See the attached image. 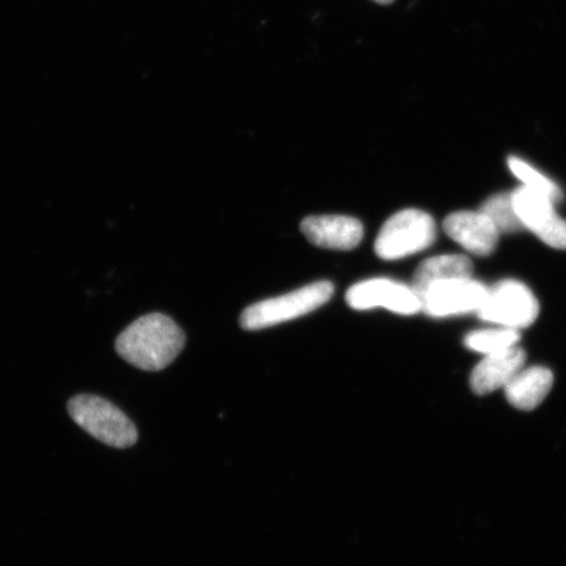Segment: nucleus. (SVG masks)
<instances>
[{
    "label": "nucleus",
    "instance_id": "nucleus-1",
    "mask_svg": "<svg viewBox=\"0 0 566 566\" xmlns=\"http://www.w3.org/2000/svg\"><path fill=\"white\" fill-rule=\"evenodd\" d=\"M186 345V335L171 317L150 314L137 318L116 339V350L127 364L160 371L174 363Z\"/></svg>",
    "mask_w": 566,
    "mask_h": 566
},
{
    "label": "nucleus",
    "instance_id": "nucleus-2",
    "mask_svg": "<svg viewBox=\"0 0 566 566\" xmlns=\"http://www.w3.org/2000/svg\"><path fill=\"white\" fill-rule=\"evenodd\" d=\"M67 410L76 424L111 448L127 449L138 441V430L129 417L98 396L77 395L69 401Z\"/></svg>",
    "mask_w": 566,
    "mask_h": 566
},
{
    "label": "nucleus",
    "instance_id": "nucleus-3",
    "mask_svg": "<svg viewBox=\"0 0 566 566\" xmlns=\"http://www.w3.org/2000/svg\"><path fill=\"white\" fill-rule=\"evenodd\" d=\"M334 294L335 286L329 281L310 283L277 298L252 304L240 316V325L245 331L271 328L313 313L328 303Z\"/></svg>",
    "mask_w": 566,
    "mask_h": 566
},
{
    "label": "nucleus",
    "instance_id": "nucleus-4",
    "mask_svg": "<svg viewBox=\"0 0 566 566\" xmlns=\"http://www.w3.org/2000/svg\"><path fill=\"white\" fill-rule=\"evenodd\" d=\"M436 237L437 226L428 212L407 209L388 219L375 240L374 250L381 260H401L428 250Z\"/></svg>",
    "mask_w": 566,
    "mask_h": 566
},
{
    "label": "nucleus",
    "instance_id": "nucleus-5",
    "mask_svg": "<svg viewBox=\"0 0 566 566\" xmlns=\"http://www.w3.org/2000/svg\"><path fill=\"white\" fill-rule=\"evenodd\" d=\"M481 321L501 327L527 328L539 315V302L525 283L507 280L488 290L486 298L478 311Z\"/></svg>",
    "mask_w": 566,
    "mask_h": 566
},
{
    "label": "nucleus",
    "instance_id": "nucleus-6",
    "mask_svg": "<svg viewBox=\"0 0 566 566\" xmlns=\"http://www.w3.org/2000/svg\"><path fill=\"white\" fill-rule=\"evenodd\" d=\"M483 283L469 279L444 280L428 286L419 295L422 313L448 317L479 311L488 295Z\"/></svg>",
    "mask_w": 566,
    "mask_h": 566
},
{
    "label": "nucleus",
    "instance_id": "nucleus-7",
    "mask_svg": "<svg viewBox=\"0 0 566 566\" xmlns=\"http://www.w3.org/2000/svg\"><path fill=\"white\" fill-rule=\"evenodd\" d=\"M345 300L357 311L384 307L400 315H415L421 311V302L412 286L389 279L358 282L348 290Z\"/></svg>",
    "mask_w": 566,
    "mask_h": 566
},
{
    "label": "nucleus",
    "instance_id": "nucleus-8",
    "mask_svg": "<svg viewBox=\"0 0 566 566\" xmlns=\"http://www.w3.org/2000/svg\"><path fill=\"white\" fill-rule=\"evenodd\" d=\"M512 196L523 228L533 231L547 245L566 250V221L557 214L555 202L526 187L516 189Z\"/></svg>",
    "mask_w": 566,
    "mask_h": 566
},
{
    "label": "nucleus",
    "instance_id": "nucleus-9",
    "mask_svg": "<svg viewBox=\"0 0 566 566\" xmlns=\"http://www.w3.org/2000/svg\"><path fill=\"white\" fill-rule=\"evenodd\" d=\"M301 231L310 243L324 250L352 251L364 239V224L346 216H314L303 219Z\"/></svg>",
    "mask_w": 566,
    "mask_h": 566
},
{
    "label": "nucleus",
    "instance_id": "nucleus-10",
    "mask_svg": "<svg viewBox=\"0 0 566 566\" xmlns=\"http://www.w3.org/2000/svg\"><path fill=\"white\" fill-rule=\"evenodd\" d=\"M443 230L467 252L488 256L499 244L500 231L481 211L452 212L443 221Z\"/></svg>",
    "mask_w": 566,
    "mask_h": 566
},
{
    "label": "nucleus",
    "instance_id": "nucleus-11",
    "mask_svg": "<svg viewBox=\"0 0 566 566\" xmlns=\"http://www.w3.org/2000/svg\"><path fill=\"white\" fill-rule=\"evenodd\" d=\"M526 364V353L520 346L488 354L472 373L471 386L478 395L505 388Z\"/></svg>",
    "mask_w": 566,
    "mask_h": 566
},
{
    "label": "nucleus",
    "instance_id": "nucleus-12",
    "mask_svg": "<svg viewBox=\"0 0 566 566\" xmlns=\"http://www.w3.org/2000/svg\"><path fill=\"white\" fill-rule=\"evenodd\" d=\"M554 385V374L543 366L523 369L504 388L506 399L521 410H533L542 405Z\"/></svg>",
    "mask_w": 566,
    "mask_h": 566
},
{
    "label": "nucleus",
    "instance_id": "nucleus-13",
    "mask_svg": "<svg viewBox=\"0 0 566 566\" xmlns=\"http://www.w3.org/2000/svg\"><path fill=\"white\" fill-rule=\"evenodd\" d=\"M473 265L469 258L463 254H442L424 260L423 263L416 269L412 289L419 296L424 289L433 285L436 282L454 279L472 277Z\"/></svg>",
    "mask_w": 566,
    "mask_h": 566
},
{
    "label": "nucleus",
    "instance_id": "nucleus-14",
    "mask_svg": "<svg viewBox=\"0 0 566 566\" xmlns=\"http://www.w3.org/2000/svg\"><path fill=\"white\" fill-rule=\"evenodd\" d=\"M520 339L521 334L518 331L502 327L471 332V334L465 336L464 344L467 348L488 356V354L513 348V346L518 344Z\"/></svg>",
    "mask_w": 566,
    "mask_h": 566
},
{
    "label": "nucleus",
    "instance_id": "nucleus-15",
    "mask_svg": "<svg viewBox=\"0 0 566 566\" xmlns=\"http://www.w3.org/2000/svg\"><path fill=\"white\" fill-rule=\"evenodd\" d=\"M480 211L491 219L500 232H514L523 228L512 195L501 193L491 197Z\"/></svg>",
    "mask_w": 566,
    "mask_h": 566
},
{
    "label": "nucleus",
    "instance_id": "nucleus-16",
    "mask_svg": "<svg viewBox=\"0 0 566 566\" xmlns=\"http://www.w3.org/2000/svg\"><path fill=\"white\" fill-rule=\"evenodd\" d=\"M507 163L511 171L523 182V187L547 196L554 202L562 200V189L554 181L549 180L548 177L536 171L528 163L513 157Z\"/></svg>",
    "mask_w": 566,
    "mask_h": 566
},
{
    "label": "nucleus",
    "instance_id": "nucleus-17",
    "mask_svg": "<svg viewBox=\"0 0 566 566\" xmlns=\"http://www.w3.org/2000/svg\"><path fill=\"white\" fill-rule=\"evenodd\" d=\"M374 2H377L379 4H391L394 0H374Z\"/></svg>",
    "mask_w": 566,
    "mask_h": 566
}]
</instances>
